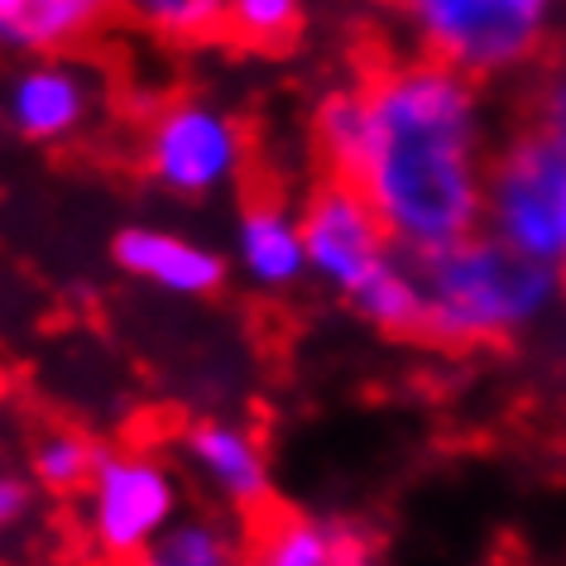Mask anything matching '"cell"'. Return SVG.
<instances>
[{"mask_svg": "<svg viewBox=\"0 0 566 566\" xmlns=\"http://www.w3.org/2000/svg\"><path fill=\"white\" fill-rule=\"evenodd\" d=\"M313 145L327 174L356 182L408 260L480 231L485 174L500 145L485 87L418 59L375 63L313 106Z\"/></svg>", "mask_w": 566, "mask_h": 566, "instance_id": "1", "label": "cell"}, {"mask_svg": "<svg viewBox=\"0 0 566 566\" xmlns=\"http://www.w3.org/2000/svg\"><path fill=\"white\" fill-rule=\"evenodd\" d=\"M422 342L447 350L509 346L566 307V269L543 264L490 231L418 260Z\"/></svg>", "mask_w": 566, "mask_h": 566, "instance_id": "2", "label": "cell"}, {"mask_svg": "<svg viewBox=\"0 0 566 566\" xmlns=\"http://www.w3.org/2000/svg\"><path fill=\"white\" fill-rule=\"evenodd\" d=\"M298 221L307 240V279L342 298L365 327L422 336L418 260L394 245L356 182L322 174L298 202Z\"/></svg>", "mask_w": 566, "mask_h": 566, "instance_id": "3", "label": "cell"}, {"mask_svg": "<svg viewBox=\"0 0 566 566\" xmlns=\"http://www.w3.org/2000/svg\"><path fill=\"white\" fill-rule=\"evenodd\" d=\"M394 15L418 59L447 63L490 87L547 59L562 0H394Z\"/></svg>", "mask_w": 566, "mask_h": 566, "instance_id": "4", "label": "cell"}, {"mask_svg": "<svg viewBox=\"0 0 566 566\" xmlns=\"http://www.w3.org/2000/svg\"><path fill=\"white\" fill-rule=\"evenodd\" d=\"M188 514V475L154 442H111L77 494V533L92 562L130 566Z\"/></svg>", "mask_w": 566, "mask_h": 566, "instance_id": "5", "label": "cell"}, {"mask_svg": "<svg viewBox=\"0 0 566 566\" xmlns=\"http://www.w3.org/2000/svg\"><path fill=\"white\" fill-rule=\"evenodd\" d=\"M135 164L178 202H217L250 174L245 120L202 92L159 96L135 130Z\"/></svg>", "mask_w": 566, "mask_h": 566, "instance_id": "6", "label": "cell"}, {"mask_svg": "<svg viewBox=\"0 0 566 566\" xmlns=\"http://www.w3.org/2000/svg\"><path fill=\"white\" fill-rule=\"evenodd\" d=\"M480 231L566 269V154L528 125L500 135L490 154Z\"/></svg>", "mask_w": 566, "mask_h": 566, "instance_id": "7", "label": "cell"}, {"mask_svg": "<svg viewBox=\"0 0 566 566\" xmlns=\"http://www.w3.org/2000/svg\"><path fill=\"white\" fill-rule=\"evenodd\" d=\"M174 457L211 509L245 523L274 509V457L254 422L235 413H197L174 432Z\"/></svg>", "mask_w": 566, "mask_h": 566, "instance_id": "8", "label": "cell"}, {"mask_svg": "<svg viewBox=\"0 0 566 566\" xmlns=\"http://www.w3.org/2000/svg\"><path fill=\"white\" fill-rule=\"evenodd\" d=\"M96 116H102V77L73 53L20 63L0 92V120L24 145H73L92 130Z\"/></svg>", "mask_w": 566, "mask_h": 566, "instance_id": "9", "label": "cell"}, {"mask_svg": "<svg viewBox=\"0 0 566 566\" xmlns=\"http://www.w3.org/2000/svg\"><path fill=\"white\" fill-rule=\"evenodd\" d=\"M111 260L130 283L154 289L178 303H207L217 298L231 279V260L211 240L178 231V226L159 221H130L111 240Z\"/></svg>", "mask_w": 566, "mask_h": 566, "instance_id": "10", "label": "cell"}, {"mask_svg": "<svg viewBox=\"0 0 566 566\" xmlns=\"http://www.w3.org/2000/svg\"><path fill=\"white\" fill-rule=\"evenodd\" d=\"M226 260H231V274L260 298H283V293L313 283L298 207L274 192H254L240 202L231 240H226Z\"/></svg>", "mask_w": 566, "mask_h": 566, "instance_id": "11", "label": "cell"}, {"mask_svg": "<svg viewBox=\"0 0 566 566\" xmlns=\"http://www.w3.org/2000/svg\"><path fill=\"white\" fill-rule=\"evenodd\" d=\"M250 566H379V547L360 518L269 509L250 523Z\"/></svg>", "mask_w": 566, "mask_h": 566, "instance_id": "12", "label": "cell"}, {"mask_svg": "<svg viewBox=\"0 0 566 566\" xmlns=\"http://www.w3.org/2000/svg\"><path fill=\"white\" fill-rule=\"evenodd\" d=\"M102 15L82 0H0V53L15 63L59 59L87 39Z\"/></svg>", "mask_w": 566, "mask_h": 566, "instance_id": "13", "label": "cell"}, {"mask_svg": "<svg viewBox=\"0 0 566 566\" xmlns=\"http://www.w3.org/2000/svg\"><path fill=\"white\" fill-rule=\"evenodd\" d=\"M130 566H250V523L226 509H188Z\"/></svg>", "mask_w": 566, "mask_h": 566, "instance_id": "14", "label": "cell"}, {"mask_svg": "<svg viewBox=\"0 0 566 566\" xmlns=\"http://www.w3.org/2000/svg\"><path fill=\"white\" fill-rule=\"evenodd\" d=\"M116 15L168 49H207L231 34V0H120Z\"/></svg>", "mask_w": 566, "mask_h": 566, "instance_id": "15", "label": "cell"}, {"mask_svg": "<svg viewBox=\"0 0 566 566\" xmlns=\"http://www.w3.org/2000/svg\"><path fill=\"white\" fill-rule=\"evenodd\" d=\"M102 461V442L82 428H44L30 442V480L44 494H82Z\"/></svg>", "mask_w": 566, "mask_h": 566, "instance_id": "16", "label": "cell"}, {"mask_svg": "<svg viewBox=\"0 0 566 566\" xmlns=\"http://www.w3.org/2000/svg\"><path fill=\"white\" fill-rule=\"evenodd\" d=\"M307 30V0H231V34L235 44L279 53L293 49Z\"/></svg>", "mask_w": 566, "mask_h": 566, "instance_id": "17", "label": "cell"}, {"mask_svg": "<svg viewBox=\"0 0 566 566\" xmlns=\"http://www.w3.org/2000/svg\"><path fill=\"white\" fill-rule=\"evenodd\" d=\"M533 135H543L547 145L566 154V59L537 63L528 87H523V120Z\"/></svg>", "mask_w": 566, "mask_h": 566, "instance_id": "18", "label": "cell"}, {"mask_svg": "<svg viewBox=\"0 0 566 566\" xmlns=\"http://www.w3.org/2000/svg\"><path fill=\"white\" fill-rule=\"evenodd\" d=\"M30 509H34L30 475L6 471V465H0V537H6V533H15L20 523L30 518Z\"/></svg>", "mask_w": 566, "mask_h": 566, "instance_id": "19", "label": "cell"}, {"mask_svg": "<svg viewBox=\"0 0 566 566\" xmlns=\"http://www.w3.org/2000/svg\"><path fill=\"white\" fill-rule=\"evenodd\" d=\"M82 6H92L102 20H111V15H116V6H120V0H82Z\"/></svg>", "mask_w": 566, "mask_h": 566, "instance_id": "20", "label": "cell"}]
</instances>
